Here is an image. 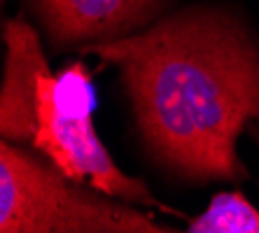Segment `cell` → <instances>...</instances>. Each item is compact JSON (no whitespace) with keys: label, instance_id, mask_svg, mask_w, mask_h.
Instances as JSON below:
<instances>
[{"label":"cell","instance_id":"obj_6","mask_svg":"<svg viewBox=\"0 0 259 233\" xmlns=\"http://www.w3.org/2000/svg\"><path fill=\"white\" fill-rule=\"evenodd\" d=\"M192 233H259V210L238 192L217 194L203 215L189 224Z\"/></svg>","mask_w":259,"mask_h":233},{"label":"cell","instance_id":"obj_3","mask_svg":"<svg viewBox=\"0 0 259 233\" xmlns=\"http://www.w3.org/2000/svg\"><path fill=\"white\" fill-rule=\"evenodd\" d=\"M63 175L128 203L159 205L147 184L121 173L94 126L91 75L82 63L45 72L37 91V131L30 143Z\"/></svg>","mask_w":259,"mask_h":233},{"label":"cell","instance_id":"obj_2","mask_svg":"<svg viewBox=\"0 0 259 233\" xmlns=\"http://www.w3.org/2000/svg\"><path fill=\"white\" fill-rule=\"evenodd\" d=\"M54 163L28 154L19 143L0 145V231L3 233H166L168 226L112 201L84 192Z\"/></svg>","mask_w":259,"mask_h":233},{"label":"cell","instance_id":"obj_4","mask_svg":"<svg viewBox=\"0 0 259 233\" xmlns=\"http://www.w3.org/2000/svg\"><path fill=\"white\" fill-rule=\"evenodd\" d=\"M163 0H33L54 47L133 35L159 17Z\"/></svg>","mask_w":259,"mask_h":233},{"label":"cell","instance_id":"obj_1","mask_svg":"<svg viewBox=\"0 0 259 233\" xmlns=\"http://www.w3.org/2000/svg\"><path fill=\"white\" fill-rule=\"evenodd\" d=\"M87 54L115 63L147 147L192 179L247 175L236 143L259 119V42L220 10H185Z\"/></svg>","mask_w":259,"mask_h":233},{"label":"cell","instance_id":"obj_5","mask_svg":"<svg viewBox=\"0 0 259 233\" xmlns=\"http://www.w3.org/2000/svg\"><path fill=\"white\" fill-rule=\"evenodd\" d=\"M5 72L0 89V135L10 143L30 145L37 131V91L49 72L37 33L24 19L5 24Z\"/></svg>","mask_w":259,"mask_h":233}]
</instances>
